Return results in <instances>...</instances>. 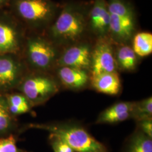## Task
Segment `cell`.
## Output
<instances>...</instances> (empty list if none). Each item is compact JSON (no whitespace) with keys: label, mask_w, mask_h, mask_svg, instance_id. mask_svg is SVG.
Returning a JSON list of instances; mask_svg holds the SVG:
<instances>
[{"label":"cell","mask_w":152,"mask_h":152,"mask_svg":"<svg viewBox=\"0 0 152 152\" xmlns=\"http://www.w3.org/2000/svg\"><path fill=\"white\" fill-rule=\"evenodd\" d=\"M20 55L32 72L46 73L54 64L57 53L51 41L34 35L26 38Z\"/></svg>","instance_id":"cell-2"},{"label":"cell","mask_w":152,"mask_h":152,"mask_svg":"<svg viewBox=\"0 0 152 152\" xmlns=\"http://www.w3.org/2000/svg\"><path fill=\"white\" fill-rule=\"evenodd\" d=\"M17 131L16 117L10 112L5 95L0 94V137L15 134Z\"/></svg>","instance_id":"cell-14"},{"label":"cell","mask_w":152,"mask_h":152,"mask_svg":"<svg viewBox=\"0 0 152 152\" xmlns=\"http://www.w3.org/2000/svg\"><path fill=\"white\" fill-rule=\"evenodd\" d=\"M10 0H0V8H2L6 6H8Z\"/></svg>","instance_id":"cell-25"},{"label":"cell","mask_w":152,"mask_h":152,"mask_svg":"<svg viewBox=\"0 0 152 152\" xmlns=\"http://www.w3.org/2000/svg\"><path fill=\"white\" fill-rule=\"evenodd\" d=\"M140 122L141 131L150 138L152 137V118L141 120Z\"/></svg>","instance_id":"cell-24"},{"label":"cell","mask_w":152,"mask_h":152,"mask_svg":"<svg viewBox=\"0 0 152 152\" xmlns=\"http://www.w3.org/2000/svg\"><path fill=\"white\" fill-rule=\"evenodd\" d=\"M26 38L22 23L10 11H0V54L21 55Z\"/></svg>","instance_id":"cell-5"},{"label":"cell","mask_w":152,"mask_h":152,"mask_svg":"<svg viewBox=\"0 0 152 152\" xmlns=\"http://www.w3.org/2000/svg\"><path fill=\"white\" fill-rule=\"evenodd\" d=\"M107 7L110 14L134 20L133 11L123 0H110Z\"/></svg>","instance_id":"cell-20"},{"label":"cell","mask_w":152,"mask_h":152,"mask_svg":"<svg viewBox=\"0 0 152 152\" xmlns=\"http://www.w3.org/2000/svg\"><path fill=\"white\" fill-rule=\"evenodd\" d=\"M54 78L46 72H28L16 90L21 92L33 107L45 103L58 91Z\"/></svg>","instance_id":"cell-4"},{"label":"cell","mask_w":152,"mask_h":152,"mask_svg":"<svg viewBox=\"0 0 152 152\" xmlns=\"http://www.w3.org/2000/svg\"><path fill=\"white\" fill-rule=\"evenodd\" d=\"M28 128L48 131L68 144L75 152H109L107 147L84 128L75 125L30 124Z\"/></svg>","instance_id":"cell-1"},{"label":"cell","mask_w":152,"mask_h":152,"mask_svg":"<svg viewBox=\"0 0 152 152\" xmlns=\"http://www.w3.org/2000/svg\"><path fill=\"white\" fill-rule=\"evenodd\" d=\"M58 75L64 85L72 88H82L88 81V76L85 70L69 66H61Z\"/></svg>","instance_id":"cell-13"},{"label":"cell","mask_w":152,"mask_h":152,"mask_svg":"<svg viewBox=\"0 0 152 152\" xmlns=\"http://www.w3.org/2000/svg\"><path fill=\"white\" fill-rule=\"evenodd\" d=\"M49 141L54 152H75L68 144L55 136L50 135Z\"/></svg>","instance_id":"cell-23"},{"label":"cell","mask_w":152,"mask_h":152,"mask_svg":"<svg viewBox=\"0 0 152 152\" xmlns=\"http://www.w3.org/2000/svg\"><path fill=\"white\" fill-rule=\"evenodd\" d=\"M61 66H69L85 70L91 64L90 50L87 45L72 46L67 49L59 61Z\"/></svg>","instance_id":"cell-9"},{"label":"cell","mask_w":152,"mask_h":152,"mask_svg":"<svg viewBox=\"0 0 152 152\" xmlns=\"http://www.w3.org/2000/svg\"><path fill=\"white\" fill-rule=\"evenodd\" d=\"M122 152H152V138L142 131L135 132L126 141Z\"/></svg>","instance_id":"cell-17"},{"label":"cell","mask_w":152,"mask_h":152,"mask_svg":"<svg viewBox=\"0 0 152 152\" xmlns=\"http://www.w3.org/2000/svg\"><path fill=\"white\" fill-rule=\"evenodd\" d=\"M110 14L105 0H96L90 12V22L94 31L104 34L109 30Z\"/></svg>","instance_id":"cell-10"},{"label":"cell","mask_w":152,"mask_h":152,"mask_svg":"<svg viewBox=\"0 0 152 152\" xmlns=\"http://www.w3.org/2000/svg\"><path fill=\"white\" fill-rule=\"evenodd\" d=\"M92 85L99 92L114 95L120 92L121 81L116 72L92 76Z\"/></svg>","instance_id":"cell-12"},{"label":"cell","mask_w":152,"mask_h":152,"mask_svg":"<svg viewBox=\"0 0 152 152\" xmlns=\"http://www.w3.org/2000/svg\"><path fill=\"white\" fill-rule=\"evenodd\" d=\"M134 30V20L110 14L109 30L115 38L126 41L132 36Z\"/></svg>","instance_id":"cell-15"},{"label":"cell","mask_w":152,"mask_h":152,"mask_svg":"<svg viewBox=\"0 0 152 152\" xmlns=\"http://www.w3.org/2000/svg\"><path fill=\"white\" fill-rule=\"evenodd\" d=\"M91 66L92 76L116 72V61L108 42L104 41L98 42L92 53Z\"/></svg>","instance_id":"cell-8"},{"label":"cell","mask_w":152,"mask_h":152,"mask_svg":"<svg viewBox=\"0 0 152 152\" xmlns=\"http://www.w3.org/2000/svg\"><path fill=\"white\" fill-rule=\"evenodd\" d=\"M133 50L140 56H146L152 53V34L140 32L135 35L133 41Z\"/></svg>","instance_id":"cell-18"},{"label":"cell","mask_w":152,"mask_h":152,"mask_svg":"<svg viewBox=\"0 0 152 152\" xmlns=\"http://www.w3.org/2000/svg\"><path fill=\"white\" fill-rule=\"evenodd\" d=\"M134 104V103L130 102L115 104L100 114L97 122L113 124L125 121L131 116Z\"/></svg>","instance_id":"cell-11"},{"label":"cell","mask_w":152,"mask_h":152,"mask_svg":"<svg viewBox=\"0 0 152 152\" xmlns=\"http://www.w3.org/2000/svg\"><path fill=\"white\" fill-rule=\"evenodd\" d=\"M117 59L120 66L124 70L131 71L136 67V54L133 49L129 46H123L118 50Z\"/></svg>","instance_id":"cell-19"},{"label":"cell","mask_w":152,"mask_h":152,"mask_svg":"<svg viewBox=\"0 0 152 152\" xmlns=\"http://www.w3.org/2000/svg\"><path fill=\"white\" fill-rule=\"evenodd\" d=\"M11 114L15 117L31 111L32 105L21 92H13L4 95Z\"/></svg>","instance_id":"cell-16"},{"label":"cell","mask_w":152,"mask_h":152,"mask_svg":"<svg viewBox=\"0 0 152 152\" xmlns=\"http://www.w3.org/2000/svg\"><path fill=\"white\" fill-rule=\"evenodd\" d=\"M16 134L0 137V152H28L17 145Z\"/></svg>","instance_id":"cell-22"},{"label":"cell","mask_w":152,"mask_h":152,"mask_svg":"<svg viewBox=\"0 0 152 152\" xmlns=\"http://www.w3.org/2000/svg\"><path fill=\"white\" fill-rule=\"evenodd\" d=\"M10 12L22 24L41 27L49 23L54 14L50 0H10Z\"/></svg>","instance_id":"cell-3"},{"label":"cell","mask_w":152,"mask_h":152,"mask_svg":"<svg viewBox=\"0 0 152 152\" xmlns=\"http://www.w3.org/2000/svg\"><path fill=\"white\" fill-rule=\"evenodd\" d=\"M152 98H147L138 103L135 104L131 116L139 121L152 118Z\"/></svg>","instance_id":"cell-21"},{"label":"cell","mask_w":152,"mask_h":152,"mask_svg":"<svg viewBox=\"0 0 152 152\" xmlns=\"http://www.w3.org/2000/svg\"><path fill=\"white\" fill-rule=\"evenodd\" d=\"M27 73V66L20 55L0 54V94L16 90Z\"/></svg>","instance_id":"cell-6"},{"label":"cell","mask_w":152,"mask_h":152,"mask_svg":"<svg viewBox=\"0 0 152 152\" xmlns=\"http://www.w3.org/2000/svg\"><path fill=\"white\" fill-rule=\"evenodd\" d=\"M85 22L80 12L65 8L49 29L50 37L54 40H75L84 32Z\"/></svg>","instance_id":"cell-7"}]
</instances>
